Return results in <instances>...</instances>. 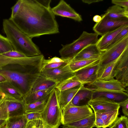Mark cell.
<instances>
[{
	"instance_id": "obj_1",
	"label": "cell",
	"mask_w": 128,
	"mask_h": 128,
	"mask_svg": "<svg viewBox=\"0 0 128 128\" xmlns=\"http://www.w3.org/2000/svg\"><path fill=\"white\" fill-rule=\"evenodd\" d=\"M10 20L31 38L59 32L58 24L50 6L44 5L39 0H22L18 12Z\"/></svg>"
},
{
	"instance_id": "obj_2",
	"label": "cell",
	"mask_w": 128,
	"mask_h": 128,
	"mask_svg": "<svg viewBox=\"0 0 128 128\" xmlns=\"http://www.w3.org/2000/svg\"><path fill=\"white\" fill-rule=\"evenodd\" d=\"M3 29L6 38L14 50L18 51L26 56H33L42 54L38 47L30 38L22 32L9 19L3 20Z\"/></svg>"
},
{
	"instance_id": "obj_3",
	"label": "cell",
	"mask_w": 128,
	"mask_h": 128,
	"mask_svg": "<svg viewBox=\"0 0 128 128\" xmlns=\"http://www.w3.org/2000/svg\"><path fill=\"white\" fill-rule=\"evenodd\" d=\"M41 64L39 56L15 58L0 54V69L18 72L23 74L37 73Z\"/></svg>"
},
{
	"instance_id": "obj_4",
	"label": "cell",
	"mask_w": 128,
	"mask_h": 128,
	"mask_svg": "<svg viewBox=\"0 0 128 128\" xmlns=\"http://www.w3.org/2000/svg\"><path fill=\"white\" fill-rule=\"evenodd\" d=\"M58 91L56 88L52 91L41 113L44 128H58L61 124L62 110L58 102Z\"/></svg>"
},
{
	"instance_id": "obj_5",
	"label": "cell",
	"mask_w": 128,
	"mask_h": 128,
	"mask_svg": "<svg viewBox=\"0 0 128 128\" xmlns=\"http://www.w3.org/2000/svg\"><path fill=\"white\" fill-rule=\"evenodd\" d=\"M98 35L94 32L84 31L80 37L72 43L64 45L59 50L61 58L72 59L82 49L88 45L96 44L98 40Z\"/></svg>"
},
{
	"instance_id": "obj_6",
	"label": "cell",
	"mask_w": 128,
	"mask_h": 128,
	"mask_svg": "<svg viewBox=\"0 0 128 128\" xmlns=\"http://www.w3.org/2000/svg\"><path fill=\"white\" fill-rule=\"evenodd\" d=\"M0 74L5 76L21 92L24 96L30 90L40 73L23 74L18 72L0 69Z\"/></svg>"
},
{
	"instance_id": "obj_7",
	"label": "cell",
	"mask_w": 128,
	"mask_h": 128,
	"mask_svg": "<svg viewBox=\"0 0 128 128\" xmlns=\"http://www.w3.org/2000/svg\"><path fill=\"white\" fill-rule=\"evenodd\" d=\"M93 113L88 104L77 106L71 101L62 110L61 124L63 125H67L86 118Z\"/></svg>"
},
{
	"instance_id": "obj_8",
	"label": "cell",
	"mask_w": 128,
	"mask_h": 128,
	"mask_svg": "<svg viewBox=\"0 0 128 128\" xmlns=\"http://www.w3.org/2000/svg\"><path fill=\"white\" fill-rule=\"evenodd\" d=\"M128 48V34L119 42L102 52L100 58L97 77L107 66L119 58Z\"/></svg>"
},
{
	"instance_id": "obj_9",
	"label": "cell",
	"mask_w": 128,
	"mask_h": 128,
	"mask_svg": "<svg viewBox=\"0 0 128 128\" xmlns=\"http://www.w3.org/2000/svg\"><path fill=\"white\" fill-rule=\"evenodd\" d=\"M101 17L100 22L96 23L93 28V30L98 35L102 36L122 26L128 25V18L112 19L107 16L105 14L102 15Z\"/></svg>"
},
{
	"instance_id": "obj_10",
	"label": "cell",
	"mask_w": 128,
	"mask_h": 128,
	"mask_svg": "<svg viewBox=\"0 0 128 128\" xmlns=\"http://www.w3.org/2000/svg\"><path fill=\"white\" fill-rule=\"evenodd\" d=\"M86 87L93 90L114 92H128L121 83L115 79L104 80L96 79Z\"/></svg>"
},
{
	"instance_id": "obj_11",
	"label": "cell",
	"mask_w": 128,
	"mask_h": 128,
	"mask_svg": "<svg viewBox=\"0 0 128 128\" xmlns=\"http://www.w3.org/2000/svg\"><path fill=\"white\" fill-rule=\"evenodd\" d=\"M116 79L126 88L128 86V48L120 56L114 73Z\"/></svg>"
},
{
	"instance_id": "obj_12",
	"label": "cell",
	"mask_w": 128,
	"mask_h": 128,
	"mask_svg": "<svg viewBox=\"0 0 128 128\" xmlns=\"http://www.w3.org/2000/svg\"><path fill=\"white\" fill-rule=\"evenodd\" d=\"M87 104L92 109L94 112H107L120 108V107L118 103L102 96L92 98Z\"/></svg>"
},
{
	"instance_id": "obj_13",
	"label": "cell",
	"mask_w": 128,
	"mask_h": 128,
	"mask_svg": "<svg viewBox=\"0 0 128 128\" xmlns=\"http://www.w3.org/2000/svg\"><path fill=\"white\" fill-rule=\"evenodd\" d=\"M40 73L48 78L59 82L75 75L69 64L62 67L48 69H43Z\"/></svg>"
},
{
	"instance_id": "obj_14",
	"label": "cell",
	"mask_w": 128,
	"mask_h": 128,
	"mask_svg": "<svg viewBox=\"0 0 128 128\" xmlns=\"http://www.w3.org/2000/svg\"><path fill=\"white\" fill-rule=\"evenodd\" d=\"M51 10L55 15L68 18L78 22L82 20L81 16L63 0H60Z\"/></svg>"
},
{
	"instance_id": "obj_15",
	"label": "cell",
	"mask_w": 128,
	"mask_h": 128,
	"mask_svg": "<svg viewBox=\"0 0 128 128\" xmlns=\"http://www.w3.org/2000/svg\"><path fill=\"white\" fill-rule=\"evenodd\" d=\"M99 63L92 65L74 72L75 76L84 85L89 84L97 79Z\"/></svg>"
},
{
	"instance_id": "obj_16",
	"label": "cell",
	"mask_w": 128,
	"mask_h": 128,
	"mask_svg": "<svg viewBox=\"0 0 128 128\" xmlns=\"http://www.w3.org/2000/svg\"><path fill=\"white\" fill-rule=\"evenodd\" d=\"M4 96L7 106L9 118L24 114L25 103L23 100H17Z\"/></svg>"
},
{
	"instance_id": "obj_17",
	"label": "cell",
	"mask_w": 128,
	"mask_h": 128,
	"mask_svg": "<svg viewBox=\"0 0 128 128\" xmlns=\"http://www.w3.org/2000/svg\"><path fill=\"white\" fill-rule=\"evenodd\" d=\"M102 52L98 48L96 44L86 46L72 59L71 61L80 60L99 59Z\"/></svg>"
},
{
	"instance_id": "obj_18",
	"label": "cell",
	"mask_w": 128,
	"mask_h": 128,
	"mask_svg": "<svg viewBox=\"0 0 128 128\" xmlns=\"http://www.w3.org/2000/svg\"><path fill=\"white\" fill-rule=\"evenodd\" d=\"M0 94L16 99L23 100L24 96L21 92L8 81L0 83Z\"/></svg>"
},
{
	"instance_id": "obj_19",
	"label": "cell",
	"mask_w": 128,
	"mask_h": 128,
	"mask_svg": "<svg viewBox=\"0 0 128 128\" xmlns=\"http://www.w3.org/2000/svg\"><path fill=\"white\" fill-rule=\"evenodd\" d=\"M56 86L44 90L28 93L24 96L23 100L26 104H29L45 100L48 98L50 93Z\"/></svg>"
},
{
	"instance_id": "obj_20",
	"label": "cell",
	"mask_w": 128,
	"mask_h": 128,
	"mask_svg": "<svg viewBox=\"0 0 128 128\" xmlns=\"http://www.w3.org/2000/svg\"><path fill=\"white\" fill-rule=\"evenodd\" d=\"M128 25L122 26L112 31L108 32L99 39L96 44L98 48L102 52L104 51L115 37Z\"/></svg>"
},
{
	"instance_id": "obj_21",
	"label": "cell",
	"mask_w": 128,
	"mask_h": 128,
	"mask_svg": "<svg viewBox=\"0 0 128 128\" xmlns=\"http://www.w3.org/2000/svg\"><path fill=\"white\" fill-rule=\"evenodd\" d=\"M92 98L102 96L119 103L128 99V92H114L93 90Z\"/></svg>"
},
{
	"instance_id": "obj_22",
	"label": "cell",
	"mask_w": 128,
	"mask_h": 128,
	"mask_svg": "<svg viewBox=\"0 0 128 128\" xmlns=\"http://www.w3.org/2000/svg\"><path fill=\"white\" fill-rule=\"evenodd\" d=\"M84 85L81 84L74 88L64 91L58 90V102L62 110L72 101L76 93Z\"/></svg>"
},
{
	"instance_id": "obj_23",
	"label": "cell",
	"mask_w": 128,
	"mask_h": 128,
	"mask_svg": "<svg viewBox=\"0 0 128 128\" xmlns=\"http://www.w3.org/2000/svg\"><path fill=\"white\" fill-rule=\"evenodd\" d=\"M58 83L40 73L28 93L46 89L56 86Z\"/></svg>"
},
{
	"instance_id": "obj_24",
	"label": "cell",
	"mask_w": 128,
	"mask_h": 128,
	"mask_svg": "<svg viewBox=\"0 0 128 128\" xmlns=\"http://www.w3.org/2000/svg\"><path fill=\"white\" fill-rule=\"evenodd\" d=\"M104 14L109 18L112 19L128 18V9L114 5L110 7Z\"/></svg>"
},
{
	"instance_id": "obj_25",
	"label": "cell",
	"mask_w": 128,
	"mask_h": 128,
	"mask_svg": "<svg viewBox=\"0 0 128 128\" xmlns=\"http://www.w3.org/2000/svg\"><path fill=\"white\" fill-rule=\"evenodd\" d=\"M93 90L83 86L76 93L71 102L73 104L79 106L81 102L88 100L89 101L92 98Z\"/></svg>"
},
{
	"instance_id": "obj_26",
	"label": "cell",
	"mask_w": 128,
	"mask_h": 128,
	"mask_svg": "<svg viewBox=\"0 0 128 128\" xmlns=\"http://www.w3.org/2000/svg\"><path fill=\"white\" fill-rule=\"evenodd\" d=\"M119 108L106 112H94L96 115L98 116L103 121L105 128L109 127L115 121L119 114Z\"/></svg>"
},
{
	"instance_id": "obj_27",
	"label": "cell",
	"mask_w": 128,
	"mask_h": 128,
	"mask_svg": "<svg viewBox=\"0 0 128 128\" xmlns=\"http://www.w3.org/2000/svg\"><path fill=\"white\" fill-rule=\"evenodd\" d=\"M6 122L7 128H25L28 122L24 114L9 117Z\"/></svg>"
},
{
	"instance_id": "obj_28",
	"label": "cell",
	"mask_w": 128,
	"mask_h": 128,
	"mask_svg": "<svg viewBox=\"0 0 128 128\" xmlns=\"http://www.w3.org/2000/svg\"><path fill=\"white\" fill-rule=\"evenodd\" d=\"M99 59L80 60L71 61L69 63L70 67L74 72L89 66L99 63Z\"/></svg>"
},
{
	"instance_id": "obj_29",
	"label": "cell",
	"mask_w": 128,
	"mask_h": 128,
	"mask_svg": "<svg viewBox=\"0 0 128 128\" xmlns=\"http://www.w3.org/2000/svg\"><path fill=\"white\" fill-rule=\"evenodd\" d=\"M95 119V114L94 112L92 115L86 118L66 125L76 128H92L94 127Z\"/></svg>"
},
{
	"instance_id": "obj_30",
	"label": "cell",
	"mask_w": 128,
	"mask_h": 128,
	"mask_svg": "<svg viewBox=\"0 0 128 128\" xmlns=\"http://www.w3.org/2000/svg\"><path fill=\"white\" fill-rule=\"evenodd\" d=\"M81 84L82 83L74 75L59 82L56 88L59 91H63L74 88Z\"/></svg>"
},
{
	"instance_id": "obj_31",
	"label": "cell",
	"mask_w": 128,
	"mask_h": 128,
	"mask_svg": "<svg viewBox=\"0 0 128 128\" xmlns=\"http://www.w3.org/2000/svg\"><path fill=\"white\" fill-rule=\"evenodd\" d=\"M120 56L107 66L98 76L97 79L106 80L114 79V72Z\"/></svg>"
},
{
	"instance_id": "obj_32",
	"label": "cell",
	"mask_w": 128,
	"mask_h": 128,
	"mask_svg": "<svg viewBox=\"0 0 128 128\" xmlns=\"http://www.w3.org/2000/svg\"><path fill=\"white\" fill-rule=\"evenodd\" d=\"M48 98L33 103L29 104H25V113L32 112L42 113L44 110Z\"/></svg>"
},
{
	"instance_id": "obj_33",
	"label": "cell",
	"mask_w": 128,
	"mask_h": 128,
	"mask_svg": "<svg viewBox=\"0 0 128 128\" xmlns=\"http://www.w3.org/2000/svg\"><path fill=\"white\" fill-rule=\"evenodd\" d=\"M13 50L14 48L8 40L0 34V54Z\"/></svg>"
},
{
	"instance_id": "obj_34",
	"label": "cell",
	"mask_w": 128,
	"mask_h": 128,
	"mask_svg": "<svg viewBox=\"0 0 128 128\" xmlns=\"http://www.w3.org/2000/svg\"><path fill=\"white\" fill-rule=\"evenodd\" d=\"M109 128H128V118L125 116L118 117Z\"/></svg>"
},
{
	"instance_id": "obj_35",
	"label": "cell",
	"mask_w": 128,
	"mask_h": 128,
	"mask_svg": "<svg viewBox=\"0 0 128 128\" xmlns=\"http://www.w3.org/2000/svg\"><path fill=\"white\" fill-rule=\"evenodd\" d=\"M9 118L5 97L2 95L0 100V120H6Z\"/></svg>"
},
{
	"instance_id": "obj_36",
	"label": "cell",
	"mask_w": 128,
	"mask_h": 128,
	"mask_svg": "<svg viewBox=\"0 0 128 128\" xmlns=\"http://www.w3.org/2000/svg\"><path fill=\"white\" fill-rule=\"evenodd\" d=\"M128 34V26L116 35L108 46L106 50L119 42Z\"/></svg>"
},
{
	"instance_id": "obj_37",
	"label": "cell",
	"mask_w": 128,
	"mask_h": 128,
	"mask_svg": "<svg viewBox=\"0 0 128 128\" xmlns=\"http://www.w3.org/2000/svg\"><path fill=\"white\" fill-rule=\"evenodd\" d=\"M72 59V58H70L65 62H60L54 63L42 66L41 70L43 69L54 68L64 66L69 64L71 62Z\"/></svg>"
},
{
	"instance_id": "obj_38",
	"label": "cell",
	"mask_w": 128,
	"mask_h": 128,
	"mask_svg": "<svg viewBox=\"0 0 128 128\" xmlns=\"http://www.w3.org/2000/svg\"><path fill=\"white\" fill-rule=\"evenodd\" d=\"M25 128H44L41 119L28 121Z\"/></svg>"
},
{
	"instance_id": "obj_39",
	"label": "cell",
	"mask_w": 128,
	"mask_h": 128,
	"mask_svg": "<svg viewBox=\"0 0 128 128\" xmlns=\"http://www.w3.org/2000/svg\"><path fill=\"white\" fill-rule=\"evenodd\" d=\"M1 54L6 56L15 58H21L26 57L22 53L15 50L10 51Z\"/></svg>"
},
{
	"instance_id": "obj_40",
	"label": "cell",
	"mask_w": 128,
	"mask_h": 128,
	"mask_svg": "<svg viewBox=\"0 0 128 128\" xmlns=\"http://www.w3.org/2000/svg\"><path fill=\"white\" fill-rule=\"evenodd\" d=\"M70 58L64 59L56 56L54 57L48 59L44 58L42 62V66L49 64L65 62Z\"/></svg>"
},
{
	"instance_id": "obj_41",
	"label": "cell",
	"mask_w": 128,
	"mask_h": 128,
	"mask_svg": "<svg viewBox=\"0 0 128 128\" xmlns=\"http://www.w3.org/2000/svg\"><path fill=\"white\" fill-rule=\"evenodd\" d=\"M24 115L28 122L38 119H41V113L32 112L25 113Z\"/></svg>"
},
{
	"instance_id": "obj_42",
	"label": "cell",
	"mask_w": 128,
	"mask_h": 128,
	"mask_svg": "<svg viewBox=\"0 0 128 128\" xmlns=\"http://www.w3.org/2000/svg\"><path fill=\"white\" fill-rule=\"evenodd\" d=\"M22 2V0H18L15 4L11 8V14L9 19H11L15 16L20 9Z\"/></svg>"
},
{
	"instance_id": "obj_43",
	"label": "cell",
	"mask_w": 128,
	"mask_h": 128,
	"mask_svg": "<svg viewBox=\"0 0 128 128\" xmlns=\"http://www.w3.org/2000/svg\"><path fill=\"white\" fill-rule=\"evenodd\" d=\"M122 108V112L124 116H128V99L118 103Z\"/></svg>"
},
{
	"instance_id": "obj_44",
	"label": "cell",
	"mask_w": 128,
	"mask_h": 128,
	"mask_svg": "<svg viewBox=\"0 0 128 128\" xmlns=\"http://www.w3.org/2000/svg\"><path fill=\"white\" fill-rule=\"evenodd\" d=\"M112 2L115 5L122 7L128 9V0H112Z\"/></svg>"
},
{
	"instance_id": "obj_45",
	"label": "cell",
	"mask_w": 128,
	"mask_h": 128,
	"mask_svg": "<svg viewBox=\"0 0 128 128\" xmlns=\"http://www.w3.org/2000/svg\"><path fill=\"white\" fill-rule=\"evenodd\" d=\"M95 116L96 119L94 127L97 128H105L104 124L102 120L97 115L95 114Z\"/></svg>"
},
{
	"instance_id": "obj_46",
	"label": "cell",
	"mask_w": 128,
	"mask_h": 128,
	"mask_svg": "<svg viewBox=\"0 0 128 128\" xmlns=\"http://www.w3.org/2000/svg\"><path fill=\"white\" fill-rule=\"evenodd\" d=\"M82 1L84 3L88 4L98 2L102 1V0H82Z\"/></svg>"
},
{
	"instance_id": "obj_47",
	"label": "cell",
	"mask_w": 128,
	"mask_h": 128,
	"mask_svg": "<svg viewBox=\"0 0 128 128\" xmlns=\"http://www.w3.org/2000/svg\"><path fill=\"white\" fill-rule=\"evenodd\" d=\"M102 17L98 15L94 16L93 18V20L96 23L98 22L101 20Z\"/></svg>"
},
{
	"instance_id": "obj_48",
	"label": "cell",
	"mask_w": 128,
	"mask_h": 128,
	"mask_svg": "<svg viewBox=\"0 0 128 128\" xmlns=\"http://www.w3.org/2000/svg\"><path fill=\"white\" fill-rule=\"evenodd\" d=\"M8 81L7 78L3 74H0V83Z\"/></svg>"
},
{
	"instance_id": "obj_49",
	"label": "cell",
	"mask_w": 128,
	"mask_h": 128,
	"mask_svg": "<svg viewBox=\"0 0 128 128\" xmlns=\"http://www.w3.org/2000/svg\"><path fill=\"white\" fill-rule=\"evenodd\" d=\"M6 120H0V127L6 124Z\"/></svg>"
},
{
	"instance_id": "obj_50",
	"label": "cell",
	"mask_w": 128,
	"mask_h": 128,
	"mask_svg": "<svg viewBox=\"0 0 128 128\" xmlns=\"http://www.w3.org/2000/svg\"><path fill=\"white\" fill-rule=\"evenodd\" d=\"M61 128H76L74 127L68 125H64V126Z\"/></svg>"
},
{
	"instance_id": "obj_51",
	"label": "cell",
	"mask_w": 128,
	"mask_h": 128,
	"mask_svg": "<svg viewBox=\"0 0 128 128\" xmlns=\"http://www.w3.org/2000/svg\"><path fill=\"white\" fill-rule=\"evenodd\" d=\"M0 128H7L6 124L0 127Z\"/></svg>"
},
{
	"instance_id": "obj_52",
	"label": "cell",
	"mask_w": 128,
	"mask_h": 128,
	"mask_svg": "<svg viewBox=\"0 0 128 128\" xmlns=\"http://www.w3.org/2000/svg\"><path fill=\"white\" fill-rule=\"evenodd\" d=\"M2 97V95L0 94V100L1 99Z\"/></svg>"
}]
</instances>
